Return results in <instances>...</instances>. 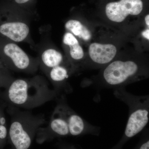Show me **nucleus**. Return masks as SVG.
Here are the masks:
<instances>
[{
  "instance_id": "obj_15",
  "label": "nucleus",
  "mask_w": 149,
  "mask_h": 149,
  "mask_svg": "<svg viewBox=\"0 0 149 149\" xmlns=\"http://www.w3.org/2000/svg\"><path fill=\"white\" fill-rule=\"evenodd\" d=\"M14 6L37 16L36 5L37 0H4Z\"/></svg>"
},
{
  "instance_id": "obj_2",
  "label": "nucleus",
  "mask_w": 149,
  "mask_h": 149,
  "mask_svg": "<svg viewBox=\"0 0 149 149\" xmlns=\"http://www.w3.org/2000/svg\"><path fill=\"white\" fill-rule=\"evenodd\" d=\"M49 89L47 83L40 76L30 79L13 80L8 86V95L12 103L20 106H32L44 98Z\"/></svg>"
},
{
  "instance_id": "obj_20",
  "label": "nucleus",
  "mask_w": 149,
  "mask_h": 149,
  "mask_svg": "<svg viewBox=\"0 0 149 149\" xmlns=\"http://www.w3.org/2000/svg\"><path fill=\"white\" fill-rule=\"evenodd\" d=\"M145 21H146V24L147 26L149 27V15L148 14L145 17Z\"/></svg>"
},
{
  "instance_id": "obj_13",
  "label": "nucleus",
  "mask_w": 149,
  "mask_h": 149,
  "mask_svg": "<svg viewBox=\"0 0 149 149\" xmlns=\"http://www.w3.org/2000/svg\"><path fill=\"white\" fill-rule=\"evenodd\" d=\"M65 27L68 32H70L80 39L88 41L91 39L92 35L88 28L81 22L75 19H70L66 22Z\"/></svg>"
},
{
  "instance_id": "obj_19",
  "label": "nucleus",
  "mask_w": 149,
  "mask_h": 149,
  "mask_svg": "<svg viewBox=\"0 0 149 149\" xmlns=\"http://www.w3.org/2000/svg\"><path fill=\"white\" fill-rule=\"evenodd\" d=\"M140 149H149V141H148L145 143L143 144Z\"/></svg>"
},
{
  "instance_id": "obj_6",
  "label": "nucleus",
  "mask_w": 149,
  "mask_h": 149,
  "mask_svg": "<svg viewBox=\"0 0 149 149\" xmlns=\"http://www.w3.org/2000/svg\"><path fill=\"white\" fill-rule=\"evenodd\" d=\"M50 30L48 26L40 29V42L35 45L34 49L38 54L39 67L46 74L49 70L56 66L65 65L64 58L60 52L54 47L50 38Z\"/></svg>"
},
{
  "instance_id": "obj_4",
  "label": "nucleus",
  "mask_w": 149,
  "mask_h": 149,
  "mask_svg": "<svg viewBox=\"0 0 149 149\" xmlns=\"http://www.w3.org/2000/svg\"><path fill=\"white\" fill-rule=\"evenodd\" d=\"M0 59L9 70L32 73L39 67L37 58L29 56L16 43L0 38Z\"/></svg>"
},
{
  "instance_id": "obj_10",
  "label": "nucleus",
  "mask_w": 149,
  "mask_h": 149,
  "mask_svg": "<svg viewBox=\"0 0 149 149\" xmlns=\"http://www.w3.org/2000/svg\"><path fill=\"white\" fill-rule=\"evenodd\" d=\"M49 127L52 132L59 136H65L70 134L63 104L58 105L55 109L51 118Z\"/></svg>"
},
{
  "instance_id": "obj_14",
  "label": "nucleus",
  "mask_w": 149,
  "mask_h": 149,
  "mask_svg": "<svg viewBox=\"0 0 149 149\" xmlns=\"http://www.w3.org/2000/svg\"><path fill=\"white\" fill-rule=\"evenodd\" d=\"M69 73V69L67 65H63L52 68L46 74L53 83H59L68 78Z\"/></svg>"
},
{
  "instance_id": "obj_18",
  "label": "nucleus",
  "mask_w": 149,
  "mask_h": 149,
  "mask_svg": "<svg viewBox=\"0 0 149 149\" xmlns=\"http://www.w3.org/2000/svg\"><path fill=\"white\" fill-rule=\"evenodd\" d=\"M142 36L147 40H149V29H147L142 32Z\"/></svg>"
},
{
  "instance_id": "obj_5",
  "label": "nucleus",
  "mask_w": 149,
  "mask_h": 149,
  "mask_svg": "<svg viewBox=\"0 0 149 149\" xmlns=\"http://www.w3.org/2000/svg\"><path fill=\"white\" fill-rule=\"evenodd\" d=\"M142 71L140 65L133 61H115L104 69L103 78L109 86L119 87L135 80Z\"/></svg>"
},
{
  "instance_id": "obj_16",
  "label": "nucleus",
  "mask_w": 149,
  "mask_h": 149,
  "mask_svg": "<svg viewBox=\"0 0 149 149\" xmlns=\"http://www.w3.org/2000/svg\"><path fill=\"white\" fill-rule=\"evenodd\" d=\"M10 70L0 59V85L8 86L14 80L11 75Z\"/></svg>"
},
{
  "instance_id": "obj_17",
  "label": "nucleus",
  "mask_w": 149,
  "mask_h": 149,
  "mask_svg": "<svg viewBox=\"0 0 149 149\" xmlns=\"http://www.w3.org/2000/svg\"><path fill=\"white\" fill-rule=\"evenodd\" d=\"M7 128L5 125H0V139L4 140L7 136Z\"/></svg>"
},
{
  "instance_id": "obj_1",
  "label": "nucleus",
  "mask_w": 149,
  "mask_h": 149,
  "mask_svg": "<svg viewBox=\"0 0 149 149\" xmlns=\"http://www.w3.org/2000/svg\"><path fill=\"white\" fill-rule=\"evenodd\" d=\"M36 16L6 1L0 4V38L17 44L26 43L34 49L30 24Z\"/></svg>"
},
{
  "instance_id": "obj_8",
  "label": "nucleus",
  "mask_w": 149,
  "mask_h": 149,
  "mask_svg": "<svg viewBox=\"0 0 149 149\" xmlns=\"http://www.w3.org/2000/svg\"><path fill=\"white\" fill-rule=\"evenodd\" d=\"M12 143L16 149H28L32 143V138L26 124L19 119L12 123L9 130Z\"/></svg>"
},
{
  "instance_id": "obj_3",
  "label": "nucleus",
  "mask_w": 149,
  "mask_h": 149,
  "mask_svg": "<svg viewBox=\"0 0 149 149\" xmlns=\"http://www.w3.org/2000/svg\"><path fill=\"white\" fill-rule=\"evenodd\" d=\"M114 95L129 107L125 135L127 138H132L142 131L148 122L149 96L133 95L121 89L116 90Z\"/></svg>"
},
{
  "instance_id": "obj_11",
  "label": "nucleus",
  "mask_w": 149,
  "mask_h": 149,
  "mask_svg": "<svg viewBox=\"0 0 149 149\" xmlns=\"http://www.w3.org/2000/svg\"><path fill=\"white\" fill-rule=\"evenodd\" d=\"M63 107L70 135L73 136L80 135L85 131L87 127L91 126L69 107L64 104Z\"/></svg>"
},
{
  "instance_id": "obj_21",
  "label": "nucleus",
  "mask_w": 149,
  "mask_h": 149,
  "mask_svg": "<svg viewBox=\"0 0 149 149\" xmlns=\"http://www.w3.org/2000/svg\"><path fill=\"white\" fill-rule=\"evenodd\" d=\"M1 116H0V119H1ZM1 122H0V125H1Z\"/></svg>"
},
{
  "instance_id": "obj_12",
  "label": "nucleus",
  "mask_w": 149,
  "mask_h": 149,
  "mask_svg": "<svg viewBox=\"0 0 149 149\" xmlns=\"http://www.w3.org/2000/svg\"><path fill=\"white\" fill-rule=\"evenodd\" d=\"M64 47L70 59L72 61H78L83 59L84 53L76 37L69 32H66L63 39Z\"/></svg>"
},
{
  "instance_id": "obj_9",
  "label": "nucleus",
  "mask_w": 149,
  "mask_h": 149,
  "mask_svg": "<svg viewBox=\"0 0 149 149\" xmlns=\"http://www.w3.org/2000/svg\"><path fill=\"white\" fill-rule=\"evenodd\" d=\"M117 49L112 44L93 43L90 45L89 54L92 61L99 65L109 63L117 54Z\"/></svg>"
},
{
  "instance_id": "obj_7",
  "label": "nucleus",
  "mask_w": 149,
  "mask_h": 149,
  "mask_svg": "<svg viewBox=\"0 0 149 149\" xmlns=\"http://www.w3.org/2000/svg\"><path fill=\"white\" fill-rule=\"evenodd\" d=\"M143 8L142 0H120L108 3L106 6V14L111 21L120 23L129 15H139Z\"/></svg>"
}]
</instances>
